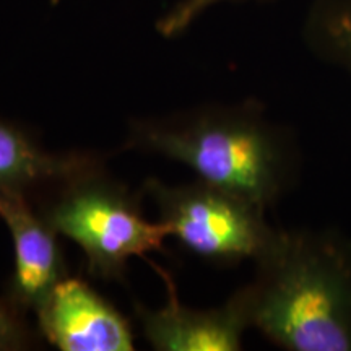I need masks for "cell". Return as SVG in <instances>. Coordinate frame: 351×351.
Returning <instances> with one entry per match:
<instances>
[{
	"mask_svg": "<svg viewBox=\"0 0 351 351\" xmlns=\"http://www.w3.org/2000/svg\"><path fill=\"white\" fill-rule=\"evenodd\" d=\"M243 291L251 326L287 351H351V241L335 230H283Z\"/></svg>",
	"mask_w": 351,
	"mask_h": 351,
	"instance_id": "obj_1",
	"label": "cell"
},
{
	"mask_svg": "<svg viewBox=\"0 0 351 351\" xmlns=\"http://www.w3.org/2000/svg\"><path fill=\"white\" fill-rule=\"evenodd\" d=\"M127 147L155 153L194 171L197 179L269 210L295 189L298 140L256 101L207 104L130 124Z\"/></svg>",
	"mask_w": 351,
	"mask_h": 351,
	"instance_id": "obj_2",
	"label": "cell"
},
{
	"mask_svg": "<svg viewBox=\"0 0 351 351\" xmlns=\"http://www.w3.org/2000/svg\"><path fill=\"white\" fill-rule=\"evenodd\" d=\"M41 213L57 234L78 244L90 274L106 282L124 278L130 258L161 251L169 238L168 228L148 221L135 195L101 166L60 182Z\"/></svg>",
	"mask_w": 351,
	"mask_h": 351,
	"instance_id": "obj_3",
	"label": "cell"
},
{
	"mask_svg": "<svg viewBox=\"0 0 351 351\" xmlns=\"http://www.w3.org/2000/svg\"><path fill=\"white\" fill-rule=\"evenodd\" d=\"M143 189L169 238L215 265L254 262L276 231L267 221V208L200 179L181 186L148 179Z\"/></svg>",
	"mask_w": 351,
	"mask_h": 351,
	"instance_id": "obj_4",
	"label": "cell"
},
{
	"mask_svg": "<svg viewBox=\"0 0 351 351\" xmlns=\"http://www.w3.org/2000/svg\"><path fill=\"white\" fill-rule=\"evenodd\" d=\"M168 301L160 309L137 304L135 311L145 339L158 351H238L244 333L252 328L243 287L221 306L195 309L182 304L173 278L160 270Z\"/></svg>",
	"mask_w": 351,
	"mask_h": 351,
	"instance_id": "obj_5",
	"label": "cell"
},
{
	"mask_svg": "<svg viewBox=\"0 0 351 351\" xmlns=\"http://www.w3.org/2000/svg\"><path fill=\"white\" fill-rule=\"evenodd\" d=\"M34 314L41 335L60 351L134 350L127 319L80 278L65 276Z\"/></svg>",
	"mask_w": 351,
	"mask_h": 351,
	"instance_id": "obj_6",
	"label": "cell"
},
{
	"mask_svg": "<svg viewBox=\"0 0 351 351\" xmlns=\"http://www.w3.org/2000/svg\"><path fill=\"white\" fill-rule=\"evenodd\" d=\"M0 219L13 244L12 304L36 313L67 276L59 234L21 192H0Z\"/></svg>",
	"mask_w": 351,
	"mask_h": 351,
	"instance_id": "obj_7",
	"label": "cell"
},
{
	"mask_svg": "<svg viewBox=\"0 0 351 351\" xmlns=\"http://www.w3.org/2000/svg\"><path fill=\"white\" fill-rule=\"evenodd\" d=\"M101 166L86 153H52L21 127L0 121V192H21L70 178Z\"/></svg>",
	"mask_w": 351,
	"mask_h": 351,
	"instance_id": "obj_8",
	"label": "cell"
},
{
	"mask_svg": "<svg viewBox=\"0 0 351 351\" xmlns=\"http://www.w3.org/2000/svg\"><path fill=\"white\" fill-rule=\"evenodd\" d=\"M301 33L311 54L351 77V0H313Z\"/></svg>",
	"mask_w": 351,
	"mask_h": 351,
	"instance_id": "obj_9",
	"label": "cell"
},
{
	"mask_svg": "<svg viewBox=\"0 0 351 351\" xmlns=\"http://www.w3.org/2000/svg\"><path fill=\"white\" fill-rule=\"evenodd\" d=\"M223 2H239V0H181L166 12L156 23L158 33L163 38H176L182 34L199 16L210 8Z\"/></svg>",
	"mask_w": 351,
	"mask_h": 351,
	"instance_id": "obj_10",
	"label": "cell"
},
{
	"mask_svg": "<svg viewBox=\"0 0 351 351\" xmlns=\"http://www.w3.org/2000/svg\"><path fill=\"white\" fill-rule=\"evenodd\" d=\"M32 345L28 328L15 314L13 307L0 302V351H19Z\"/></svg>",
	"mask_w": 351,
	"mask_h": 351,
	"instance_id": "obj_11",
	"label": "cell"
},
{
	"mask_svg": "<svg viewBox=\"0 0 351 351\" xmlns=\"http://www.w3.org/2000/svg\"><path fill=\"white\" fill-rule=\"evenodd\" d=\"M59 2H60V0H51L52 5H57V3H59Z\"/></svg>",
	"mask_w": 351,
	"mask_h": 351,
	"instance_id": "obj_12",
	"label": "cell"
}]
</instances>
